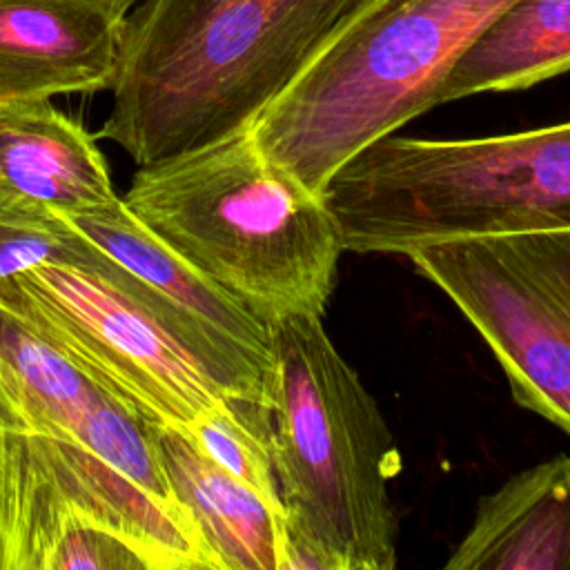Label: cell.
<instances>
[{"mask_svg":"<svg viewBox=\"0 0 570 570\" xmlns=\"http://www.w3.org/2000/svg\"><path fill=\"white\" fill-rule=\"evenodd\" d=\"M448 570H570V454H557L479 499Z\"/></svg>","mask_w":570,"mask_h":570,"instance_id":"obj_11","label":"cell"},{"mask_svg":"<svg viewBox=\"0 0 570 570\" xmlns=\"http://www.w3.org/2000/svg\"><path fill=\"white\" fill-rule=\"evenodd\" d=\"M127 209L263 323L325 316L341 229L325 198L258 149L247 131L140 165Z\"/></svg>","mask_w":570,"mask_h":570,"instance_id":"obj_2","label":"cell"},{"mask_svg":"<svg viewBox=\"0 0 570 570\" xmlns=\"http://www.w3.org/2000/svg\"><path fill=\"white\" fill-rule=\"evenodd\" d=\"M67 220L136 278L160 321L232 399L272 407L274 347L267 323L156 238L122 198Z\"/></svg>","mask_w":570,"mask_h":570,"instance_id":"obj_8","label":"cell"},{"mask_svg":"<svg viewBox=\"0 0 570 570\" xmlns=\"http://www.w3.org/2000/svg\"><path fill=\"white\" fill-rule=\"evenodd\" d=\"M131 0H0V102L111 87Z\"/></svg>","mask_w":570,"mask_h":570,"instance_id":"obj_9","label":"cell"},{"mask_svg":"<svg viewBox=\"0 0 570 570\" xmlns=\"http://www.w3.org/2000/svg\"><path fill=\"white\" fill-rule=\"evenodd\" d=\"M0 309L140 421L185 430L232 399L134 276L78 232L53 256L2 278Z\"/></svg>","mask_w":570,"mask_h":570,"instance_id":"obj_6","label":"cell"},{"mask_svg":"<svg viewBox=\"0 0 570 570\" xmlns=\"http://www.w3.org/2000/svg\"><path fill=\"white\" fill-rule=\"evenodd\" d=\"M358 0H145L100 136L138 165L247 131Z\"/></svg>","mask_w":570,"mask_h":570,"instance_id":"obj_1","label":"cell"},{"mask_svg":"<svg viewBox=\"0 0 570 570\" xmlns=\"http://www.w3.org/2000/svg\"><path fill=\"white\" fill-rule=\"evenodd\" d=\"M203 454L254 488L269 503L283 508L274 454L272 407L263 403L223 399L183 430Z\"/></svg>","mask_w":570,"mask_h":570,"instance_id":"obj_15","label":"cell"},{"mask_svg":"<svg viewBox=\"0 0 570 570\" xmlns=\"http://www.w3.org/2000/svg\"><path fill=\"white\" fill-rule=\"evenodd\" d=\"M51 497V479L31 436L0 421V570H36Z\"/></svg>","mask_w":570,"mask_h":570,"instance_id":"obj_14","label":"cell"},{"mask_svg":"<svg viewBox=\"0 0 570 570\" xmlns=\"http://www.w3.org/2000/svg\"><path fill=\"white\" fill-rule=\"evenodd\" d=\"M73 234L67 218L0 196V281L53 256Z\"/></svg>","mask_w":570,"mask_h":570,"instance_id":"obj_16","label":"cell"},{"mask_svg":"<svg viewBox=\"0 0 570 570\" xmlns=\"http://www.w3.org/2000/svg\"><path fill=\"white\" fill-rule=\"evenodd\" d=\"M570 71V0H512L463 51L436 94V107L517 91Z\"/></svg>","mask_w":570,"mask_h":570,"instance_id":"obj_13","label":"cell"},{"mask_svg":"<svg viewBox=\"0 0 570 570\" xmlns=\"http://www.w3.org/2000/svg\"><path fill=\"white\" fill-rule=\"evenodd\" d=\"M131 2H138V0H131Z\"/></svg>","mask_w":570,"mask_h":570,"instance_id":"obj_17","label":"cell"},{"mask_svg":"<svg viewBox=\"0 0 570 570\" xmlns=\"http://www.w3.org/2000/svg\"><path fill=\"white\" fill-rule=\"evenodd\" d=\"M142 425L174 497L191 512L220 570H283L285 510L214 463L183 430Z\"/></svg>","mask_w":570,"mask_h":570,"instance_id":"obj_12","label":"cell"},{"mask_svg":"<svg viewBox=\"0 0 570 570\" xmlns=\"http://www.w3.org/2000/svg\"><path fill=\"white\" fill-rule=\"evenodd\" d=\"M510 2L358 0L249 134L323 196L352 156L436 107L454 62Z\"/></svg>","mask_w":570,"mask_h":570,"instance_id":"obj_4","label":"cell"},{"mask_svg":"<svg viewBox=\"0 0 570 570\" xmlns=\"http://www.w3.org/2000/svg\"><path fill=\"white\" fill-rule=\"evenodd\" d=\"M272 454L285 510L283 570H392L394 436L323 316L269 325Z\"/></svg>","mask_w":570,"mask_h":570,"instance_id":"obj_3","label":"cell"},{"mask_svg":"<svg viewBox=\"0 0 570 570\" xmlns=\"http://www.w3.org/2000/svg\"><path fill=\"white\" fill-rule=\"evenodd\" d=\"M345 252L570 227V120L479 138L385 136L323 189Z\"/></svg>","mask_w":570,"mask_h":570,"instance_id":"obj_5","label":"cell"},{"mask_svg":"<svg viewBox=\"0 0 570 570\" xmlns=\"http://www.w3.org/2000/svg\"><path fill=\"white\" fill-rule=\"evenodd\" d=\"M0 196L65 218L118 198L94 136L49 98L0 102Z\"/></svg>","mask_w":570,"mask_h":570,"instance_id":"obj_10","label":"cell"},{"mask_svg":"<svg viewBox=\"0 0 570 570\" xmlns=\"http://www.w3.org/2000/svg\"><path fill=\"white\" fill-rule=\"evenodd\" d=\"M405 258L476 330L512 399L570 434V227L443 238Z\"/></svg>","mask_w":570,"mask_h":570,"instance_id":"obj_7","label":"cell"}]
</instances>
